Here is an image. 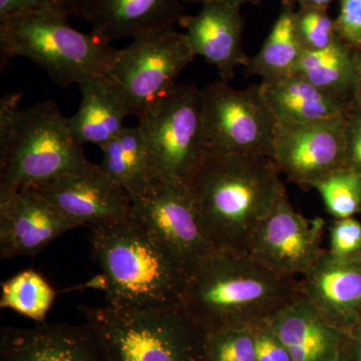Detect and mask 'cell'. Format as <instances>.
<instances>
[{"instance_id":"23","label":"cell","mask_w":361,"mask_h":361,"mask_svg":"<svg viewBox=\"0 0 361 361\" xmlns=\"http://www.w3.org/2000/svg\"><path fill=\"white\" fill-rule=\"evenodd\" d=\"M295 13L293 2L282 0L281 8L264 44L249 59L245 66L247 75H257L263 82L294 73L304 52L297 37Z\"/></svg>"},{"instance_id":"18","label":"cell","mask_w":361,"mask_h":361,"mask_svg":"<svg viewBox=\"0 0 361 361\" xmlns=\"http://www.w3.org/2000/svg\"><path fill=\"white\" fill-rule=\"evenodd\" d=\"M299 285L320 315L344 334L360 319L361 262H341L324 250Z\"/></svg>"},{"instance_id":"21","label":"cell","mask_w":361,"mask_h":361,"mask_svg":"<svg viewBox=\"0 0 361 361\" xmlns=\"http://www.w3.org/2000/svg\"><path fill=\"white\" fill-rule=\"evenodd\" d=\"M78 87L82 92L80 109L68 118L71 134L82 146L90 144L101 148L125 129L123 121L132 115L130 106L106 75Z\"/></svg>"},{"instance_id":"22","label":"cell","mask_w":361,"mask_h":361,"mask_svg":"<svg viewBox=\"0 0 361 361\" xmlns=\"http://www.w3.org/2000/svg\"><path fill=\"white\" fill-rule=\"evenodd\" d=\"M101 149L103 160L99 167L130 199L144 193L157 180L139 127L125 128Z\"/></svg>"},{"instance_id":"12","label":"cell","mask_w":361,"mask_h":361,"mask_svg":"<svg viewBox=\"0 0 361 361\" xmlns=\"http://www.w3.org/2000/svg\"><path fill=\"white\" fill-rule=\"evenodd\" d=\"M324 225L322 218L310 220L297 213L285 194L259 224L248 253L281 274L304 275L324 251L322 248Z\"/></svg>"},{"instance_id":"36","label":"cell","mask_w":361,"mask_h":361,"mask_svg":"<svg viewBox=\"0 0 361 361\" xmlns=\"http://www.w3.org/2000/svg\"><path fill=\"white\" fill-rule=\"evenodd\" d=\"M185 4H223L228 6H234L241 7L246 4H252V6H258L260 4L261 0H184Z\"/></svg>"},{"instance_id":"8","label":"cell","mask_w":361,"mask_h":361,"mask_svg":"<svg viewBox=\"0 0 361 361\" xmlns=\"http://www.w3.org/2000/svg\"><path fill=\"white\" fill-rule=\"evenodd\" d=\"M202 97L207 152L272 158L277 122L260 85L237 90L219 80Z\"/></svg>"},{"instance_id":"5","label":"cell","mask_w":361,"mask_h":361,"mask_svg":"<svg viewBox=\"0 0 361 361\" xmlns=\"http://www.w3.org/2000/svg\"><path fill=\"white\" fill-rule=\"evenodd\" d=\"M68 18L54 11L0 16L1 70L21 56L47 71L61 87L106 75L118 49L71 27Z\"/></svg>"},{"instance_id":"10","label":"cell","mask_w":361,"mask_h":361,"mask_svg":"<svg viewBox=\"0 0 361 361\" xmlns=\"http://www.w3.org/2000/svg\"><path fill=\"white\" fill-rule=\"evenodd\" d=\"M130 200L133 217L151 230L188 274L217 252L202 230L188 184L156 180Z\"/></svg>"},{"instance_id":"4","label":"cell","mask_w":361,"mask_h":361,"mask_svg":"<svg viewBox=\"0 0 361 361\" xmlns=\"http://www.w3.org/2000/svg\"><path fill=\"white\" fill-rule=\"evenodd\" d=\"M21 97L13 92L0 102V191L30 189L94 167L54 102L20 109Z\"/></svg>"},{"instance_id":"6","label":"cell","mask_w":361,"mask_h":361,"mask_svg":"<svg viewBox=\"0 0 361 361\" xmlns=\"http://www.w3.org/2000/svg\"><path fill=\"white\" fill-rule=\"evenodd\" d=\"M109 361H206V332L182 305L151 310L78 307Z\"/></svg>"},{"instance_id":"20","label":"cell","mask_w":361,"mask_h":361,"mask_svg":"<svg viewBox=\"0 0 361 361\" xmlns=\"http://www.w3.org/2000/svg\"><path fill=\"white\" fill-rule=\"evenodd\" d=\"M260 90L277 123H312L346 116L355 104L330 96L294 73L263 80Z\"/></svg>"},{"instance_id":"3","label":"cell","mask_w":361,"mask_h":361,"mask_svg":"<svg viewBox=\"0 0 361 361\" xmlns=\"http://www.w3.org/2000/svg\"><path fill=\"white\" fill-rule=\"evenodd\" d=\"M109 305L128 310L180 306L189 274L135 218L92 228Z\"/></svg>"},{"instance_id":"7","label":"cell","mask_w":361,"mask_h":361,"mask_svg":"<svg viewBox=\"0 0 361 361\" xmlns=\"http://www.w3.org/2000/svg\"><path fill=\"white\" fill-rule=\"evenodd\" d=\"M139 118L156 179L188 184L207 153L202 90L176 84Z\"/></svg>"},{"instance_id":"35","label":"cell","mask_w":361,"mask_h":361,"mask_svg":"<svg viewBox=\"0 0 361 361\" xmlns=\"http://www.w3.org/2000/svg\"><path fill=\"white\" fill-rule=\"evenodd\" d=\"M353 63L355 78V104L361 108V47L353 49Z\"/></svg>"},{"instance_id":"17","label":"cell","mask_w":361,"mask_h":361,"mask_svg":"<svg viewBox=\"0 0 361 361\" xmlns=\"http://www.w3.org/2000/svg\"><path fill=\"white\" fill-rule=\"evenodd\" d=\"M196 16H183L179 25L186 35L194 54L215 66L220 80L229 82L238 66H245L249 56L244 51L245 20L241 7L223 4H202Z\"/></svg>"},{"instance_id":"26","label":"cell","mask_w":361,"mask_h":361,"mask_svg":"<svg viewBox=\"0 0 361 361\" xmlns=\"http://www.w3.org/2000/svg\"><path fill=\"white\" fill-rule=\"evenodd\" d=\"M315 189L322 195L330 215L336 219H345L361 213V175L353 169H341Z\"/></svg>"},{"instance_id":"9","label":"cell","mask_w":361,"mask_h":361,"mask_svg":"<svg viewBox=\"0 0 361 361\" xmlns=\"http://www.w3.org/2000/svg\"><path fill=\"white\" fill-rule=\"evenodd\" d=\"M196 54L186 33L174 28L134 37L118 49L106 73L140 118L156 99L177 82L176 80Z\"/></svg>"},{"instance_id":"34","label":"cell","mask_w":361,"mask_h":361,"mask_svg":"<svg viewBox=\"0 0 361 361\" xmlns=\"http://www.w3.org/2000/svg\"><path fill=\"white\" fill-rule=\"evenodd\" d=\"M341 350L348 361H361V318L345 332Z\"/></svg>"},{"instance_id":"30","label":"cell","mask_w":361,"mask_h":361,"mask_svg":"<svg viewBox=\"0 0 361 361\" xmlns=\"http://www.w3.org/2000/svg\"><path fill=\"white\" fill-rule=\"evenodd\" d=\"M336 18L337 37L355 49L361 47V0H338Z\"/></svg>"},{"instance_id":"25","label":"cell","mask_w":361,"mask_h":361,"mask_svg":"<svg viewBox=\"0 0 361 361\" xmlns=\"http://www.w3.org/2000/svg\"><path fill=\"white\" fill-rule=\"evenodd\" d=\"M56 296L54 289L39 273L27 269L2 283L0 306L44 323Z\"/></svg>"},{"instance_id":"11","label":"cell","mask_w":361,"mask_h":361,"mask_svg":"<svg viewBox=\"0 0 361 361\" xmlns=\"http://www.w3.org/2000/svg\"><path fill=\"white\" fill-rule=\"evenodd\" d=\"M348 116L305 123H277L273 161L280 172L304 190L315 189L346 168Z\"/></svg>"},{"instance_id":"33","label":"cell","mask_w":361,"mask_h":361,"mask_svg":"<svg viewBox=\"0 0 361 361\" xmlns=\"http://www.w3.org/2000/svg\"><path fill=\"white\" fill-rule=\"evenodd\" d=\"M346 166L361 175V108L356 104L346 123Z\"/></svg>"},{"instance_id":"28","label":"cell","mask_w":361,"mask_h":361,"mask_svg":"<svg viewBox=\"0 0 361 361\" xmlns=\"http://www.w3.org/2000/svg\"><path fill=\"white\" fill-rule=\"evenodd\" d=\"M297 37L304 51H320L338 39L336 20L329 9L318 7H299L295 13Z\"/></svg>"},{"instance_id":"29","label":"cell","mask_w":361,"mask_h":361,"mask_svg":"<svg viewBox=\"0 0 361 361\" xmlns=\"http://www.w3.org/2000/svg\"><path fill=\"white\" fill-rule=\"evenodd\" d=\"M329 253L341 262H361V223L355 218L336 219L329 228Z\"/></svg>"},{"instance_id":"37","label":"cell","mask_w":361,"mask_h":361,"mask_svg":"<svg viewBox=\"0 0 361 361\" xmlns=\"http://www.w3.org/2000/svg\"><path fill=\"white\" fill-rule=\"evenodd\" d=\"M299 7H318V8L329 9L330 4L334 0H290Z\"/></svg>"},{"instance_id":"31","label":"cell","mask_w":361,"mask_h":361,"mask_svg":"<svg viewBox=\"0 0 361 361\" xmlns=\"http://www.w3.org/2000/svg\"><path fill=\"white\" fill-rule=\"evenodd\" d=\"M77 0H0V16L32 13L54 11L75 16Z\"/></svg>"},{"instance_id":"13","label":"cell","mask_w":361,"mask_h":361,"mask_svg":"<svg viewBox=\"0 0 361 361\" xmlns=\"http://www.w3.org/2000/svg\"><path fill=\"white\" fill-rule=\"evenodd\" d=\"M68 219L90 228L132 217V200L99 165L32 188Z\"/></svg>"},{"instance_id":"14","label":"cell","mask_w":361,"mask_h":361,"mask_svg":"<svg viewBox=\"0 0 361 361\" xmlns=\"http://www.w3.org/2000/svg\"><path fill=\"white\" fill-rule=\"evenodd\" d=\"M78 225L32 189L0 191V256H32Z\"/></svg>"},{"instance_id":"19","label":"cell","mask_w":361,"mask_h":361,"mask_svg":"<svg viewBox=\"0 0 361 361\" xmlns=\"http://www.w3.org/2000/svg\"><path fill=\"white\" fill-rule=\"evenodd\" d=\"M293 361H331L338 355L345 334L330 325L302 294L266 322Z\"/></svg>"},{"instance_id":"16","label":"cell","mask_w":361,"mask_h":361,"mask_svg":"<svg viewBox=\"0 0 361 361\" xmlns=\"http://www.w3.org/2000/svg\"><path fill=\"white\" fill-rule=\"evenodd\" d=\"M183 11L179 0H77L75 16L89 23L92 35L111 44L174 28Z\"/></svg>"},{"instance_id":"32","label":"cell","mask_w":361,"mask_h":361,"mask_svg":"<svg viewBox=\"0 0 361 361\" xmlns=\"http://www.w3.org/2000/svg\"><path fill=\"white\" fill-rule=\"evenodd\" d=\"M256 361H293L283 344L267 324L255 326Z\"/></svg>"},{"instance_id":"24","label":"cell","mask_w":361,"mask_h":361,"mask_svg":"<svg viewBox=\"0 0 361 361\" xmlns=\"http://www.w3.org/2000/svg\"><path fill=\"white\" fill-rule=\"evenodd\" d=\"M294 73L341 101L355 103L353 49L337 39L320 51H304Z\"/></svg>"},{"instance_id":"1","label":"cell","mask_w":361,"mask_h":361,"mask_svg":"<svg viewBox=\"0 0 361 361\" xmlns=\"http://www.w3.org/2000/svg\"><path fill=\"white\" fill-rule=\"evenodd\" d=\"M279 173L269 157L207 152L188 186L216 250L248 253L259 224L287 194Z\"/></svg>"},{"instance_id":"27","label":"cell","mask_w":361,"mask_h":361,"mask_svg":"<svg viewBox=\"0 0 361 361\" xmlns=\"http://www.w3.org/2000/svg\"><path fill=\"white\" fill-rule=\"evenodd\" d=\"M206 361H256L255 327H228L207 334Z\"/></svg>"},{"instance_id":"2","label":"cell","mask_w":361,"mask_h":361,"mask_svg":"<svg viewBox=\"0 0 361 361\" xmlns=\"http://www.w3.org/2000/svg\"><path fill=\"white\" fill-rule=\"evenodd\" d=\"M299 294L295 276L270 269L249 253L217 251L189 275L180 305L207 334L258 326Z\"/></svg>"},{"instance_id":"38","label":"cell","mask_w":361,"mask_h":361,"mask_svg":"<svg viewBox=\"0 0 361 361\" xmlns=\"http://www.w3.org/2000/svg\"><path fill=\"white\" fill-rule=\"evenodd\" d=\"M331 361H348V358L345 357V355H343V353H342V350L341 353H338V355L336 356L334 360H332Z\"/></svg>"},{"instance_id":"15","label":"cell","mask_w":361,"mask_h":361,"mask_svg":"<svg viewBox=\"0 0 361 361\" xmlns=\"http://www.w3.org/2000/svg\"><path fill=\"white\" fill-rule=\"evenodd\" d=\"M0 361H109L92 327L68 323L0 332Z\"/></svg>"}]
</instances>
